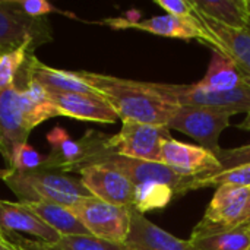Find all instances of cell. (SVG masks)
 <instances>
[{"label": "cell", "instance_id": "27", "mask_svg": "<svg viewBox=\"0 0 250 250\" xmlns=\"http://www.w3.org/2000/svg\"><path fill=\"white\" fill-rule=\"evenodd\" d=\"M44 164V158L40 155L37 149L26 144H22L15 148L12 152L9 170L12 171H34L41 168Z\"/></svg>", "mask_w": 250, "mask_h": 250}, {"label": "cell", "instance_id": "14", "mask_svg": "<svg viewBox=\"0 0 250 250\" xmlns=\"http://www.w3.org/2000/svg\"><path fill=\"white\" fill-rule=\"evenodd\" d=\"M0 234H28L42 243H56L60 234L40 220L25 204L0 199Z\"/></svg>", "mask_w": 250, "mask_h": 250}, {"label": "cell", "instance_id": "11", "mask_svg": "<svg viewBox=\"0 0 250 250\" xmlns=\"http://www.w3.org/2000/svg\"><path fill=\"white\" fill-rule=\"evenodd\" d=\"M31 129L26 123L16 85L0 92V154L10 164L16 146L26 144Z\"/></svg>", "mask_w": 250, "mask_h": 250}, {"label": "cell", "instance_id": "5", "mask_svg": "<svg viewBox=\"0 0 250 250\" xmlns=\"http://www.w3.org/2000/svg\"><path fill=\"white\" fill-rule=\"evenodd\" d=\"M167 139H171V132L167 126L122 120L120 132L113 136L107 135L105 146L122 157L163 163L161 145Z\"/></svg>", "mask_w": 250, "mask_h": 250}, {"label": "cell", "instance_id": "7", "mask_svg": "<svg viewBox=\"0 0 250 250\" xmlns=\"http://www.w3.org/2000/svg\"><path fill=\"white\" fill-rule=\"evenodd\" d=\"M53 41L48 18H29L19 13L12 0H0V54L29 44L32 51Z\"/></svg>", "mask_w": 250, "mask_h": 250}, {"label": "cell", "instance_id": "3", "mask_svg": "<svg viewBox=\"0 0 250 250\" xmlns=\"http://www.w3.org/2000/svg\"><path fill=\"white\" fill-rule=\"evenodd\" d=\"M145 86L160 97L161 100L173 105H190V107H207L229 111L233 114L250 111V88L240 85L236 89L217 92L205 91L195 85H174L163 82H144Z\"/></svg>", "mask_w": 250, "mask_h": 250}, {"label": "cell", "instance_id": "20", "mask_svg": "<svg viewBox=\"0 0 250 250\" xmlns=\"http://www.w3.org/2000/svg\"><path fill=\"white\" fill-rule=\"evenodd\" d=\"M196 85L205 91H231L243 85V75L233 63V60H230L221 51L212 50L208 70Z\"/></svg>", "mask_w": 250, "mask_h": 250}, {"label": "cell", "instance_id": "17", "mask_svg": "<svg viewBox=\"0 0 250 250\" xmlns=\"http://www.w3.org/2000/svg\"><path fill=\"white\" fill-rule=\"evenodd\" d=\"M50 154L44 157L41 168L56 170L62 173H78L86 157L83 139H73L62 126L53 127L47 133Z\"/></svg>", "mask_w": 250, "mask_h": 250}, {"label": "cell", "instance_id": "26", "mask_svg": "<svg viewBox=\"0 0 250 250\" xmlns=\"http://www.w3.org/2000/svg\"><path fill=\"white\" fill-rule=\"evenodd\" d=\"M32 48L29 44L18 47L12 51L0 54V92L6 88L15 85L16 76L25 64L28 54H32Z\"/></svg>", "mask_w": 250, "mask_h": 250}, {"label": "cell", "instance_id": "35", "mask_svg": "<svg viewBox=\"0 0 250 250\" xmlns=\"http://www.w3.org/2000/svg\"><path fill=\"white\" fill-rule=\"evenodd\" d=\"M9 176V168H0V180H4Z\"/></svg>", "mask_w": 250, "mask_h": 250}, {"label": "cell", "instance_id": "29", "mask_svg": "<svg viewBox=\"0 0 250 250\" xmlns=\"http://www.w3.org/2000/svg\"><path fill=\"white\" fill-rule=\"evenodd\" d=\"M215 157L218 158V161L221 164V171L236 168L239 166L250 164V144L243 145V146H237V148H229V149L220 148L215 152Z\"/></svg>", "mask_w": 250, "mask_h": 250}, {"label": "cell", "instance_id": "21", "mask_svg": "<svg viewBox=\"0 0 250 250\" xmlns=\"http://www.w3.org/2000/svg\"><path fill=\"white\" fill-rule=\"evenodd\" d=\"M25 205L60 236L89 234V231L83 227V224L79 221V218L72 212L69 207L51 204V202H28Z\"/></svg>", "mask_w": 250, "mask_h": 250}, {"label": "cell", "instance_id": "19", "mask_svg": "<svg viewBox=\"0 0 250 250\" xmlns=\"http://www.w3.org/2000/svg\"><path fill=\"white\" fill-rule=\"evenodd\" d=\"M189 240L198 250H250L249 227L218 229L199 223Z\"/></svg>", "mask_w": 250, "mask_h": 250}, {"label": "cell", "instance_id": "15", "mask_svg": "<svg viewBox=\"0 0 250 250\" xmlns=\"http://www.w3.org/2000/svg\"><path fill=\"white\" fill-rule=\"evenodd\" d=\"M129 250H198L190 240L179 239L160 229L130 207V229L125 242Z\"/></svg>", "mask_w": 250, "mask_h": 250}, {"label": "cell", "instance_id": "36", "mask_svg": "<svg viewBox=\"0 0 250 250\" xmlns=\"http://www.w3.org/2000/svg\"><path fill=\"white\" fill-rule=\"evenodd\" d=\"M243 83H245V85H248V86L250 88V75L249 76H243Z\"/></svg>", "mask_w": 250, "mask_h": 250}, {"label": "cell", "instance_id": "39", "mask_svg": "<svg viewBox=\"0 0 250 250\" xmlns=\"http://www.w3.org/2000/svg\"><path fill=\"white\" fill-rule=\"evenodd\" d=\"M249 227H250V226H249Z\"/></svg>", "mask_w": 250, "mask_h": 250}, {"label": "cell", "instance_id": "33", "mask_svg": "<svg viewBox=\"0 0 250 250\" xmlns=\"http://www.w3.org/2000/svg\"><path fill=\"white\" fill-rule=\"evenodd\" d=\"M0 250H18L12 242H9L4 236L0 234Z\"/></svg>", "mask_w": 250, "mask_h": 250}, {"label": "cell", "instance_id": "6", "mask_svg": "<svg viewBox=\"0 0 250 250\" xmlns=\"http://www.w3.org/2000/svg\"><path fill=\"white\" fill-rule=\"evenodd\" d=\"M231 116L234 114L215 108L177 105L167 127L188 135L202 148L215 154L221 148L220 136L230 126Z\"/></svg>", "mask_w": 250, "mask_h": 250}, {"label": "cell", "instance_id": "8", "mask_svg": "<svg viewBox=\"0 0 250 250\" xmlns=\"http://www.w3.org/2000/svg\"><path fill=\"white\" fill-rule=\"evenodd\" d=\"M101 25H107L113 29H139L158 37L166 38H177V40H198L201 42L209 44L212 50H218L217 40L209 34V31L196 19L192 18H179L173 15H161L154 16L139 22H129L123 18H107L100 21Z\"/></svg>", "mask_w": 250, "mask_h": 250}, {"label": "cell", "instance_id": "18", "mask_svg": "<svg viewBox=\"0 0 250 250\" xmlns=\"http://www.w3.org/2000/svg\"><path fill=\"white\" fill-rule=\"evenodd\" d=\"M25 78L37 81L47 91L53 92H78V94H95L78 73L70 70H62L50 67L41 63L34 54H28L25 62Z\"/></svg>", "mask_w": 250, "mask_h": 250}, {"label": "cell", "instance_id": "23", "mask_svg": "<svg viewBox=\"0 0 250 250\" xmlns=\"http://www.w3.org/2000/svg\"><path fill=\"white\" fill-rule=\"evenodd\" d=\"M174 196L176 192L170 186L157 182H145L135 186L132 208L145 215V212L166 208Z\"/></svg>", "mask_w": 250, "mask_h": 250}, {"label": "cell", "instance_id": "30", "mask_svg": "<svg viewBox=\"0 0 250 250\" xmlns=\"http://www.w3.org/2000/svg\"><path fill=\"white\" fill-rule=\"evenodd\" d=\"M155 3L167 12V15L179 16V18H192L193 6L186 0H155Z\"/></svg>", "mask_w": 250, "mask_h": 250}, {"label": "cell", "instance_id": "1", "mask_svg": "<svg viewBox=\"0 0 250 250\" xmlns=\"http://www.w3.org/2000/svg\"><path fill=\"white\" fill-rule=\"evenodd\" d=\"M76 73L108 101L122 120L168 126L177 108V105L152 94L142 81H130L86 70H76Z\"/></svg>", "mask_w": 250, "mask_h": 250}, {"label": "cell", "instance_id": "28", "mask_svg": "<svg viewBox=\"0 0 250 250\" xmlns=\"http://www.w3.org/2000/svg\"><path fill=\"white\" fill-rule=\"evenodd\" d=\"M12 4L19 13L29 18H47L51 13H60L64 16L76 18L73 13L62 10L47 0H12Z\"/></svg>", "mask_w": 250, "mask_h": 250}, {"label": "cell", "instance_id": "4", "mask_svg": "<svg viewBox=\"0 0 250 250\" xmlns=\"http://www.w3.org/2000/svg\"><path fill=\"white\" fill-rule=\"evenodd\" d=\"M91 236L125 245L130 229V207L113 205L88 196L70 207Z\"/></svg>", "mask_w": 250, "mask_h": 250}, {"label": "cell", "instance_id": "9", "mask_svg": "<svg viewBox=\"0 0 250 250\" xmlns=\"http://www.w3.org/2000/svg\"><path fill=\"white\" fill-rule=\"evenodd\" d=\"M163 164L185 177H202L221 171V164L214 152L180 142L174 138L167 139L161 145Z\"/></svg>", "mask_w": 250, "mask_h": 250}, {"label": "cell", "instance_id": "10", "mask_svg": "<svg viewBox=\"0 0 250 250\" xmlns=\"http://www.w3.org/2000/svg\"><path fill=\"white\" fill-rule=\"evenodd\" d=\"M81 180L88 192L104 202L132 207L133 183L119 170L107 164H91L79 170Z\"/></svg>", "mask_w": 250, "mask_h": 250}, {"label": "cell", "instance_id": "38", "mask_svg": "<svg viewBox=\"0 0 250 250\" xmlns=\"http://www.w3.org/2000/svg\"><path fill=\"white\" fill-rule=\"evenodd\" d=\"M249 231H250V227H249Z\"/></svg>", "mask_w": 250, "mask_h": 250}, {"label": "cell", "instance_id": "34", "mask_svg": "<svg viewBox=\"0 0 250 250\" xmlns=\"http://www.w3.org/2000/svg\"><path fill=\"white\" fill-rule=\"evenodd\" d=\"M237 127L239 129H243V130H249L250 132V111L246 114V117L243 119V122L237 125Z\"/></svg>", "mask_w": 250, "mask_h": 250}, {"label": "cell", "instance_id": "13", "mask_svg": "<svg viewBox=\"0 0 250 250\" xmlns=\"http://www.w3.org/2000/svg\"><path fill=\"white\" fill-rule=\"evenodd\" d=\"M192 3V1H190ZM196 19L209 31L218 42V51L226 54L237 66L243 76L250 75V28H234L217 22L193 7Z\"/></svg>", "mask_w": 250, "mask_h": 250}, {"label": "cell", "instance_id": "2", "mask_svg": "<svg viewBox=\"0 0 250 250\" xmlns=\"http://www.w3.org/2000/svg\"><path fill=\"white\" fill-rule=\"evenodd\" d=\"M3 182L23 204L51 202L70 208L82 198L92 196L81 179L47 168L34 171L9 170V176Z\"/></svg>", "mask_w": 250, "mask_h": 250}, {"label": "cell", "instance_id": "16", "mask_svg": "<svg viewBox=\"0 0 250 250\" xmlns=\"http://www.w3.org/2000/svg\"><path fill=\"white\" fill-rule=\"evenodd\" d=\"M249 193V188L229 185L218 186L201 224L218 229L234 227L245 212Z\"/></svg>", "mask_w": 250, "mask_h": 250}, {"label": "cell", "instance_id": "12", "mask_svg": "<svg viewBox=\"0 0 250 250\" xmlns=\"http://www.w3.org/2000/svg\"><path fill=\"white\" fill-rule=\"evenodd\" d=\"M48 97L59 116L94 123H116L119 120L114 108L98 92L78 94L48 91Z\"/></svg>", "mask_w": 250, "mask_h": 250}, {"label": "cell", "instance_id": "32", "mask_svg": "<svg viewBox=\"0 0 250 250\" xmlns=\"http://www.w3.org/2000/svg\"><path fill=\"white\" fill-rule=\"evenodd\" d=\"M250 226V193L249 199H248V204H246V208H245V212L242 215V218L239 220V223L234 226V227H249Z\"/></svg>", "mask_w": 250, "mask_h": 250}, {"label": "cell", "instance_id": "31", "mask_svg": "<svg viewBox=\"0 0 250 250\" xmlns=\"http://www.w3.org/2000/svg\"><path fill=\"white\" fill-rule=\"evenodd\" d=\"M7 237H10V236H7ZM13 237H15V240H12V239H7V240L12 242L18 250H44L41 248V243L38 240L37 242L26 240V239H22L21 236H13Z\"/></svg>", "mask_w": 250, "mask_h": 250}, {"label": "cell", "instance_id": "24", "mask_svg": "<svg viewBox=\"0 0 250 250\" xmlns=\"http://www.w3.org/2000/svg\"><path fill=\"white\" fill-rule=\"evenodd\" d=\"M239 186V188H249L250 189V164L239 166L236 168H230L226 171H221L218 174L211 176H202L192 179L189 185V192L202 189V188H212V186Z\"/></svg>", "mask_w": 250, "mask_h": 250}, {"label": "cell", "instance_id": "22", "mask_svg": "<svg viewBox=\"0 0 250 250\" xmlns=\"http://www.w3.org/2000/svg\"><path fill=\"white\" fill-rule=\"evenodd\" d=\"M192 6L224 25L234 28L249 26L248 0H192Z\"/></svg>", "mask_w": 250, "mask_h": 250}, {"label": "cell", "instance_id": "25", "mask_svg": "<svg viewBox=\"0 0 250 250\" xmlns=\"http://www.w3.org/2000/svg\"><path fill=\"white\" fill-rule=\"evenodd\" d=\"M41 243L44 250H129L126 245L107 242L91 234L88 236H60L56 243Z\"/></svg>", "mask_w": 250, "mask_h": 250}, {"label": "cell", "instance_id": "37", "mask_svg": "<svg viewBox=\"0 0 250 250\" xmlns=\"http://www.w3.org/2000/svg\"><path fill=\"white\" fill-rule=\"evenodd\" d=\"M248 15H249V28H250V0H248Z\"/></svg>", "mask_w": 250, "mask_h": 250}]
</instances>
